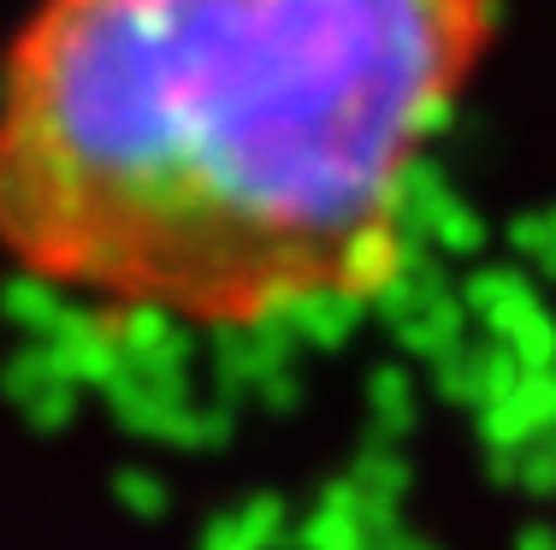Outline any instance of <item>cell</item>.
<instances>
[{"label": "cell", "instance_id": "1", "mask_svg": "<svg viewBox=\"0 0 556 550\" xmlns=\"http://www.w3.org/2000/svg\"><path fill=\"white\" fill-rule=\"evenodd\" d=\"M503 0H30L0 54V260L101 320L374 308Z\"/></svg>", "mask_w": 556, "mask_h": 550}]
</instances>
